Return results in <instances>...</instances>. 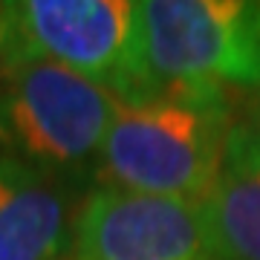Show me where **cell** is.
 Returning <instances> with one entry per match:
<instances>
[{
	"instance_id": "obj_6",
	"label": "cell",
	"mask_w": 260,
	"mask_h": 260,
	"mask_svg": "<svg viewBox=\"0 0 260 260\" xmlns=\"http://www.w3.org/2000/svg\"><path fill=\"white\" fill-rule=\"evenodd\" d=\"M73 234L64 179L0 150V260H64Z\"/></svg>"
},
{
	"instance_id": "obj_4",
	"label": "cell",
	"mask_w": 260,
	"mask_h": 260,
	"mask_svg": "<svg viewBox=\"0 0 260 260\" xmlns=\"http://www.w3.org/2000/svg\"><path fill=\"white\" fill-rule=\"evenodd\" d=\"M136 3L15 0L0 3V61L38 58L119 95L133 61Z\"/></svg>"
},
{
	"instance_id": "obj_7",
	"label": "cell",
	"mask_w": 260,
	"mask_h": 260,
	"mask_svg": "<svg viewBox=\"0 0 260 260\" xmlns=\"http://www.w3.org/2000/svg\"><path fill=\"white\" fill-rule=\"evenodd\" d=\"M214 260H260V148L234 124L220 177L203 203Z\"/></svg>"
},
{
	"instance_id": "obj_5",
	"label": "cell",
	"mask_w": 260,
	"mask_h": 260,
	"mask_svg": "<svg viewBox=\"0 0 260 260\" xmlns=\"http://www.w3.org/2000/svg\"><path fill=\"white\" fill-rule=\"evenodd\" d=\"M73 260H214L203 205L95 188L75 217Z\"/></svg>"
},
{
	"instance_id": "obj_8",
	"label": "cell",
	"mask_w": 260,
	"mask_h": 260,
	"mask_svg": "<svg viewBox=\"0 0 260 260\" xmlns=\"http://www.w3.org/2000/svg\"><path fill=\"white\" fill-rule=\"evenodd\" d=\"M243 124H246V130L251 133V139L257 142V148H260V99H257V104L251 107V116L243 121Z\"/></svg>"
},
{
	"instance_id": "obj_2",
	"label": "cell",
	"mask_w": 260,
	"mask_h": 260,
	"mask_svg": "<svg viewBox=\"0 0 260 260\" xmlns=\"http://www.w3.org/2000/svg\"><path fill=\"white\" fill-rule=\"evenodd\" d=\"M260 87V3L243 0H142L127 81L139 93H225Z\"/></svg>"
},
{
	"instance_id": "obj_1",
	"label": "cell",
	"mask_w": 260,
	"mask_h": 260,
	"mask_svg": "<svg viewBox=\"0 0 260 260\" xmlns=\"http://www.w3.org/2000/svg\"><path fill=\"white\" fill-rule=\"evenodd\" d=\"M234 130L225 93H139L119 99L99 168L104 185L203 205Z\"/></svg>"
},
{
	"instance_id": "obj_3",
	"label": "cell",
	"mask_w": 260,
	"mask_h": 260,
	"mask_svg": "<svg viewBox=\"0 0 260 260\" xmlns=\"http://www.w3.org/2000/svg\"><path fill=\"white\" fill-rule=\"evenodd\" d=\"M119 95L38 58L0 61V150L64 177L99 165Z\"/></svg>"
}]
</instances>
